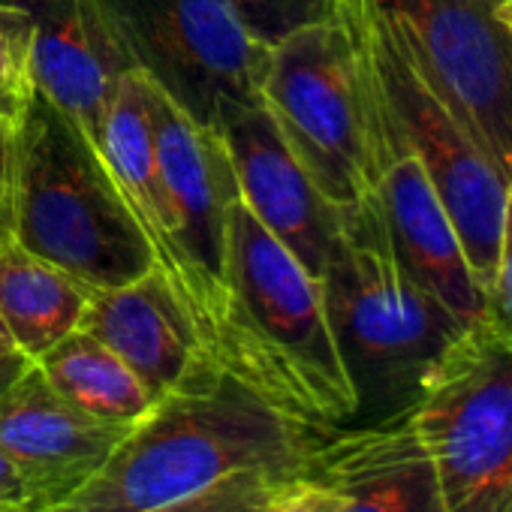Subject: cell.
Masks as SVG:
<instances>
[{
    "label": "cell",
    "mask_w": 512,
    "mask_h": 512,
    "mask_svg": "<svg viewBox=\"0 0 512 512\" xmlns=\"http://www.w3.org/2000/svg\"><path fill=\"white\" fill-rule=\"evenodd\" d=\"M226 4L235 10L250 37L272 49L293 31L332 19L338 0H226Z\"/></svg>",
    "instance_id": "ffe728a7"
},
{
    "label": "cell",
    "mask_w": 512,
    "mask_h": 512,
    "mask_svg": "<svg viewBox=\"0 0 512 512\" xmlns=\"http://www.w3.org/2000/svg\"><path fill=\"white\" fill-rule=\"evenodd\" d=\"M13 238L88 290L133 284L157 266L103 151L37 91L19 118Z\"/></svg>",
    "instance_id": "277c9868"
},
{
    "label": "cell",
    "mask_w": 512,
    "mask_h": 512,
    "mask_svg": "<svg viewBox=\"0 0 512 512\" xmlns=\"http://www.w3.org/2000/svg\"><path fill=\"white\" fill-rule=\"evenodd\" d=\"M485 320L512 341V184L506 187L494 281L485 290Z\"/></svg>",
    "instance_id": "7402d4cb"
},
{
    "label": "cell",
    "mask_w": 512,
    "mask_h": 512,
    "mask_svg": "<svg viewBox=\"0 0 512 512\" xmlns=\"http://www.w3.org/2000/svg\"><path fill=\"white\" fill-rule=\"evenodd\" d=\"M341 509L344 500L335 488H329L320 479L299 476L269 512H341Z\"/></svg>",
    "instance_id": "cb8c5ba5"
},
{
    "label": "cell",
    "mask_w": 512,
    "mask_h": 512,
    "mask_svg": "<svg viewBox=\"0 0 512 512\" xmlns=\"http://www.w3.org/2000/svg\"><path fill=\"white\" fill-rule=\"evenodd\" d=\"M79 329L124 359L154 401L205 362L190 314L157 266L133 284L94 290Z\"/></svg>",
    "instance_id": "2e32d148"
},
{
    "label": "cell",
    "mask_w": 512,
    "mask_h": 512,
    "mask_svg": "<svg viewBox=\"0 0 512 512\" xmlns=\"http://www.w3.org/2000/svg\"><path fill=\"white\" fill-rule=\"evenodd\" d=\"M260 103L323 196L350 211L374 196L362 64L341 10L272 46Z\"/></svg>",
    "instance_id": "8992f818"
},
{
    "label": "cell",
    "mask_w": 512,
    "mask_h": 512,
    "mask_svg": "<svg viewBox=\"0 0 512 512\" xmlns=\"http://www.w3.org/2000/svg\"><path fill=\"white\" fill-rule=\"evenodd\" d=\"M10 353H19V350H16V341H13L4 317H0V356H10Z\"/></svg>",
    "instance_id": "83f0119b"
},
{
    "label": "cell",
    "mask_w": 512,
    "mask_h": 512,
    "mask_svg": "<svg viewBox=\"0 0 512 512\" xmlns=\"http://www.w3.org/2000/svg\"><path fill=\"white\" fill-rule=\"evenodd\" d=\"M34 22L31 82L100 148L121 79L136 70L97 0H10Z\"/></svg>",
    "instance_id": "5bb4252c"
},
{
    "label": "cell",
    "mask_w": 512,
    "mask_h": 512,
    "mask_svg": "<svg viewBox=\"0 0 512 512\" xmlns=\"http://www.w3.org/2000/svg\"><path fill=\"white\" fill-rule=\"evenodd\" d=\"M332 431L284 413L241 380L199 362L76 494L43 512H145L241 470L305 476Z\"/></svg>",
    "instance_id": "6da1fadb"
},
{
    "label": "cell",
    "mask_w": 512,
    "mask_h": 512,
    "mask_svg": "<svg viewBox=\"0 0 512 512\" xmlns=\"http://www.w3.org/2000/svg\"><path fill=\"white\" fill-rule=\"evenodd\" d=\"M130 428L70 404L34 362L0 392V455L22 476L31 512L76 494Z\"/></svg>",
    "instance_id": "4fadbf2b"
},
{
    "label": "cell",
    "mask_w": 512,
    "mask_h": 512,
    "mask_svg": "<svg viewBox=\"0 0 512 512\" xmlns=\"http://www.w3.org/2000/svg\"><path fill=\"white\" fill-rule=\"evenodd\" d=\"M28 97L19 94V91H13V88H7V85H0V124H4V121H19L22 112H25Z\"/></svg>",
    "instance_id": "484cf974"
},
{
    "label": "cell",
    "mask_w": 512,
    "mask_h": 512,
    "mask_svg": "<svg viewBox=\"0 0 512 512\" xmlns=\"http://www.w3.org/2000/svg\"><path fill=\"white\" fill-rule=\"evenodd\" d=\"M305 476L335 488L341 512H443L437 473L410 410L335 428Z\"/></svg>",
    "instance_id": "9a60e30c"
},
{
    "label": "cell",
    "mask_w": 512,
    "mask_h": 512,
    "mask_svg": "<svg viewBox=\"0 0 512 512\" xmlns=\"http://www.w3.org/2000/svg\"><path fill=\"white\" fill-rule=\"evenodd\" d=\"M338 10L347 19L359 49L371 178L392 250L413 281H419L431 296H437L464 326H473L485 320V293L467 263L461 238L422 160L416 157L395 112L389 109V100L362 46V37L341 0Z\"/></svg>",
    "instance_id": "8fae6325"
},
{
    "label": "cell",
    "mask_w": 512,
    "mask_h": 512,
    "mask_svg": "<svg viewBox=\"0 0 512 512\" xmlns=\"http://www.w3.org/2000/svg\"><path fill=\"white\" fill-rule=\"evenodd\" d=\"M34 365L58 395L103 422L136 425L157 404L124 359L82 329L70 332Z\"/></svg>",
    "instance_id": "ac0fdd59"
},
{
    "label": "cell",
    "mask_w": 512,
    "mask_h": 512,
    "mask_svg": "<svg viewBox=\"0 0 512 512\" xmlns=\"http://www.w3.org/2000/svg\"><path fill=\"white\" fill-rule=\"evenodd\" d=\"M28 365H31V359L28 356H22V353H10V356H0V392H4L19 374H25L28 371Z\"/></svg>",
    "instance_id": "4316f807"
},
{
    "label": "cell",
    "mask_w": 512,
    "mask_h": 512,
    "mask_svg": "<svg viewBox=\"0 0 512 512\" xmlns=\"http://www.w3.org/2000/svg\"><path fill=\"white\" fill-rule=\"evenodd\" d=\"M148 109L154 124L157 172L172 244V263L166 278L184 311L190 314L205 359L223 302L226 229L229 208L238 199V184L220 136L184 115L151 82Z\"/></svg>",
    "instance_id": "30bf717a"
},
{
    "label": "cell",
    "mask_w": 512,
    "mask_h": 512,
    "mask_svg": "<svg viewBox=\"0 0 512 512\" xmlns=\"http://www.w3.org/2000/svg\"><path fill=\"white\" fill-rule=\"evenodd\" d=\"M353 19L377 82L395 112L407 142L422 160L482 287L494 281L503 205L509 181L479 148L470 130L437 100L410 61L401 37L374 0H341Z\"/></svg>",
    "instance_id": "52a82bcc"
},
{
    "label": "cell",
    "mask_w": 512,
    "mask_h": 512,
    "mask_svg": "<svg viewBox=\"0 0 512 512\" xmlns=\"http://www.w3.org/2000/svg\"><path fill=\"white\" fill-rule=\"evenodd\" d=\"M419 76L512 184V25L506 0H374Z\"/></svg>",
    "instance_id": "9c48e42d"
},
{
    "label": "cell",
    "mask_w": 512,
    "mask_h": 512,
    "mask_svg": "<svg viewBox=\"0 0 512 512\" xmlns=\"http://www.w3.org/2000/svg\"><path fill=\"white\" fill-rule=\"evenodd\" d=\"M299 476L275 470H241L217 485L145 512H269Z\"/></svg>",
    "instance_id": "d6986e66"
},
{
    "label": "cell",
    "mask_w": 512,
    "mask_h": 512,
    "mask_svg": "<svg viewBox=\"0 0 512 512\" xmlns=\"http://www.w3.org/2000/svg\"><path fill=\"white\" fill-rule=\"evenodd\" d=\"M500 16H503V19H506V22L512 25V0H506V4L500 7Z\"/></svg>",
    "instance_id": "f1b7e54d"
},
{
    "label": "cell",
    "mask_w": 512,
    "mask_h": 512,
    "mask_svg": "<svg viewBox=\"0 0 512 512\" xmlns=\"http://www.w3.org/2000/svg\"><path fill=\"white\" fill-rule=\"evenodd\" d=\"M133 67L196 124L229 103H260L269 64L226 0H97Z\"/></svg>",
    "instance_id": "ba28073f"
},
{
    "label": "cell",
    "mask_w": 512,
    "mask_h": 512,
    "mask_svg": "<svg viewBox=\"0 0 512 512\" xmlns=\"http://www.w3.org/2000/svg\"><path fill=\"white\" fill-rule=\"evenodd\" d=\"M214 133L229 157L241 202L320 281L341 232V208L314 184L263 103L223 106Z\"/></svg>",
    "instance_id": "7c38bea8"
},
{
    "label": "cell",
    "mask_w": 512,
    "mask_h": 512,
    "mask_svg": "<svg viewBox=\"0 0 512 512\" xmlns=\"http://www.w3.org/2000/svg\"><path fill=\"white\" fill-rule=\"evenodd\" d=\"M91 293L82 281L40 260L16 238L0 247V317L16 350L31 362L79 329Z\"/></svg>",
    "instance_id": "e0dca14e"
},
{
    "label": "cell",
    "mask_w": 512,
    "mask_h": 512,
    "mask_svg": "<svg viewBox=\"0 0 512 512\" xmlns=\"http://www.w3.org/2000/svg\"><path fill=\"white\" fill-rule=\"evenodd\" d=\"M31 43H34V22L28 10L10 0H0V85H7L19 94H31Z\"/></svg>",
    "instance_id": "44dd1931"
},
{
    "label": "cell",
    "mask_w": 512,
    "mask_h": 512,
    "mask_svg": "<svg viewBox=\"0 0 512 512\" xmlns=\"http://www.w3.org/2000/svg\"><path fill=\"white\" fill-rule=\"evenodd\" d=\"M320 284L338 353L356 389L350 425L407 413L467 326L404 272L377 196L341 211V232Z\"/></svg>",
    "instance_id": "3957f363"
},
{
    "label": "cell",
    "mask_w": 512,
    "mask_h": 512,
    "mask_svg": "<svg viewBox=\"0 0 512 512\" xmlns=\"http://www.w3.org/2000/svg\"><path fill=\"white\" fill-rule=\"evenodd\" d=\"M0 512H28L22 506H13V503H0Z\"/></svg>",
    "instance_id": "f546056e"
},
{
    "label": "cell",
    "mask_w": 512,
    "mask_h": 512,
    "mask_svg": "<svg viewBox=\"0 0 512 512\" xmlns=\"http://www.w3.org/2000/svg\"><path fill=\"white\" fill-rule=\"evenodd\" d=\"M410 419L431 455L443 512H512V341L467 326L428 374Z\"/></svg>",
    "instance_id": "5b68a950"
},
{
    "label": "cell",
    "mask_w": 512,
    "mask_h": 512,
    "mask_svg": "<svg viewBox=\"0 0 512 512\" xmlns=\"http://www.w3.org/2000/svg\"><path fill=\"white\" fill-rule=\"evenodd\" d=\"M0 503H13V506H22L31 512L28 506V488L22 482V476L13 470V464L0 455Z\"/></svg>",
    "instance_id": "d4e9b609"
},
{
    "label": "cell",
    "mask_w": 512,
    "mask_h": 512,
    "mask_svg": "<svg viewBox=\"0 0 512 512\" xmlns=\"http://www.w3.org/2000/svg\"><path fill=\"white\" fill-rule=\"evenodd\" d=\"M16 184H19V121L0 124V247L16 232Z\"/></svg>",
    "instance_id": "603a6c76"
},
{
    "label": "cell",
    "mask_w": 512,
    "mask_h": 512,
    "mask_svg": "<svg viewBox=\"0 0 512 512\" xmlns=\"http://www.w3.org/2000/svg\"><path fill=\"white\" fill-rule=\"evenodd\" d=\"M205 359L311 425L341 428L356 419V389L338 353L323 284L241 196L229 208L223 302Z\"/></svg>",
    "instance_id": "7a4b0ae2"
}]
</instances>
